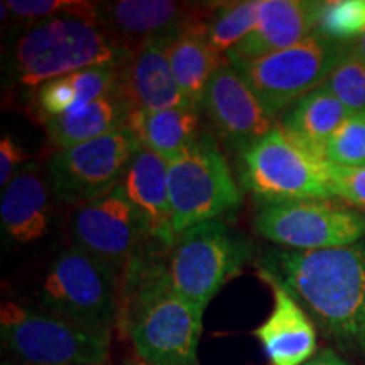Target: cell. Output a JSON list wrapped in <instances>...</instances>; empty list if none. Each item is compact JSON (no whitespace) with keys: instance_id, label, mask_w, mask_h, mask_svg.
Returning <instances> with one entry per match:
<instances>
[{"instance_id":"2","label":"cell","mask_w":365,"mask_h":365,"mask_svg":"<svg viewBox=\"0 0 365 365\" xmlns=\"http://www.w3.org/2000/svg\"><path fill=\"white\" fill-rule=\"evenodd\" d=\"M274 274L341 349L365 357V239L339 249L277 250Z\"/></svg>"},{"instance_id":"10","label":"cell","mask_w":365,"mask_h":365,"mask_svg":"<svg viewBox=\"0 0 365 365\" xmlns=\"http://www.w3.org/2000/svg\"><path fill=\"white\" fill-rule=\"evenodd\" d=\"M255 230L296 252L339 249L365 239V215L331 198L271 203L259 212Z\"/></svg>"},{"instance_id":"21","label":"cell","mask_w":365,"mask_h":365,"mask_svg":"<svg viewBox=\"0 0 365 365\" xmlns=\"http://www.w3.org/2000/svg\"><path fill=\"white\" fill-rule=\"evenodd\" d=\"M130 113L129 103L117 85L110 93L103 95L95 102L59 117L46 118L44 129L56 150L66 149L127 127Z\"/></svg>"},{"instance_id":"6","label":"cell","mask_w":365,"mask_h":365,"mask_svg":"<svg viewBox=\"0 0 365 365\" xmlns=\"http://www.w3.org/2000/svg\"><path fill=\"white\" fill-rule=\"evenodd\" d=\"M249 255L247 239L217 218L178 234L166 267L178 293L203 313L220 287L240 272Z\"/></svg>"},{"instance_id":"4","label":"cell","mask_w":365,"mask_h":365,"mask_svg":"<svg viewBox=\"0 0 365 365\" xmlns=\"http://www.w3.org/2000/svg\"><path fill=\"white\" fill-rule=\"evenodd\" d=\"M118 299L120 276L76 245L54 259L41 291L46 312L105 335L118 322Z\"/></svg>"},{"instance_id":"5","label":"cell","mask_w":365,"mask_h":365,"mask_svg":"<svg viewBox=\"0 0 365 365\" xmlns=\"http://www.w3.org/2000/svg\"><path fill=\"white\" fill-rule=\"evenodd\" d=\"M240 175L245 188L267 205L333 196L328 163L301 145L281 124L242 150Z\"/></svg>"},{"instance_id":"24","label":"cell","mask_w":365,"mask_h":365,"mask_svg":"<svg viewBox=\"0 0 365 365\" xmlns=\"http://www.w3.org/2000/svg\"><path fill=\"white\" fill-rule=\"evenodd\" d=\"M120 66H91L51 80L36 90L41 117L53 118L95 102L118 85Z\"/></svg>"},{"instance_id":"18","label":"cell","mask_w":365,"mask_h":365,"mask_svg":"<svg viewBox=\"0 0 365 365\" xmlns=\"http://www.w3.org/2000/svg\"><path fill=\"white\" fill-rule=\"evenodd\" d=\"M120 186L149 239L164 249H171L178 235L173 225L166 159L140 148L130 159Z\"/></svg>"},{"instance_id":"17","label":"cell","mask_w":365,"mask_h":365,"mask_svg":"<svg viewBox=\"0 0 365 365\" xmlns=\"http://www.w3.org/2000/svg\"><path fill=\"white\" fill-rule=\"evenodd\" d=\"M319 2L261 0L257 24L247 38L225 54L230 65H240L282 51L317 31Z\"/></svg>"},{"instance_id":"33","label":"cell","mask_w":365,"mask_h":365,"mask_svg":"<svg viewBox=\"0 0 365 365\" xmlns=\"http://www.w3.org/2000/svg\"><path fill=\"white\" fill-rule=\"evenodd\" d=\"M349 49L355 54V56H357L359 59H362V61L365 63V33L360 36L359 39L349 43Z\"/></svg>"},{"instance_id":"26","label":"cell","mask_w":365,"mask_h":365,"mask_svg":"<svg viewBox=\"0 0 365 365\" xmlns=\"http://www.w3.org/2000/svg\"><path fill=\"white\" fill-rule=\"evenodd\" d=\"M365 33V0H333L319 2L314 34L352 43Z\"/></svg>"},{"instance_id":"25","label":"cell","mask_w":365,"mask_h":365,"mask_svg":"<svg viewBox=\"0 0 365 365\" xmlns=\"http://www.w3.org/2000/svg\"><path fill=\"white\" fill-rule=\"evenodd\" d=\"M261 0L223 4L205 21V36L217 53L225 54L252 33L257 24Z\"/></svg>"},{"instance_id":"7","label":"cell","mask_w":365,"mask_h":365,"mask_svg":"<svg viewBox=\"0 0 365 365\" xmlns=\"http://www.w3.org/2000/svg\"><path fill=\"white\" fill-rule=\"evenodd\" d=\"M168 188L176 235L202 222L237 212L242 196L227 159L210 134L168 163Z\"/></svg>"},{"instance_id":"1","label":"cell","mask_w":365,"mask_h":365,"mask_svg":"<svg viewBox=\"0 0 365 365\" xmlns=\"http://www.w3.org/2000/svg\"><path fill=\"white\" fill-rule=\"evenodd\" d=\"M118 325L148 365H198L203 313L178 293L166 262L144 250L120 276Z\"/></svg>"},{"instance_id":"23","label":"cell","mask_w":365,"mask_h":365,"mask_svg":"<svg viewBox=\"0 0 365 365\" xmlns=\"http://www.w3.org/2000/svg\"><path fill=\"white\" fill-rule=\"evenodd\" d=\"M349 117V110L322 85L298 100L282 118L281 125L314 156L325 159L327 143Z\"/></svg>"},{"instance_id":"19","label":"cell","mask_w":365,"mask_h":365,"mask_svg":"<svg viewBox=\"0 0 365 365\" xmlns=\"http://www.w3.org/2000/svg\"><path fill=\"white\" fill-rule=\"evenodd\" d=\"M4 232L17 244L39 240L49 227V196L38 168H22L4 188L0 202Z\"/></svg>"},{"instance_id":"12","label":"cell","mask_w":365,"mask_h":365,"mask_svg":"<svg viewBox=\"0 0 365 365\" xmlns=\"http://www.w3.org/2000/svg\"><path fill=\"white\" fill-rule=\"evenodd\" d=\"M76 247L122 276L144 252L148 232L118 185L102 198L76 208L70 223Z\"/></svg>"},{"instance_id":"8","label":"cell","mask_w":365,"mask_h":365,"mask_svg":"<svg viewBox=\"0 0 365 365\" xmlns=\"http://www.w3.org/2000/svg\"><path fill=\"white\" fill-rule=\"evenodd\" d=\"M0 339L27 365H105L110 354V335L16 303L2 304Z\"/></svg>"},{"instance_id":"3","label":"cell","mask_w":365,"mask_h":365,"mask_svg":"<svg viewBox=\"0 0 365 365\" xmlns=\"http://www.w3.org/2000/svg\"><path fill=\"white\" fill-rule=\"evenodd\" d=\"M130 49L93 17L66 16L27 26L11 48L17 85L38 90L48 81L91 66H122Z\"/></svg>"},{"instance_id":"27","label":"cell","mask_w":365,"mask_h":365,"mask_svg":"<svg viewBox=\"0 0 365 365\" xmlns=\"http://www.w3.org/2000/svg\"><path fill=\"white\" fill-rule=\"evenodd\" d=\"M323 86L335 95L350 115L365 113V63L350 51L349 46Z\"/></svg>"},{"instance_id":"15","label":"cell","mask_w":365,"mask_h":365,"mask_svg":"<svg viewBox=\"0 0 365 365\" xmlns=\"http://www.w3.org/2000/svg\"><path fill=\"white\" fill-rule=\"evenodd\" d=\"M97 21L125 48L149 39H171L195 22L198 9L170 0H117L98 2Z\"/></svg>"},{"instance_id":"11","label":"cell","mask_w":365,"mask_h":365,"mask_svg":"<svg viewBox=\"0 0 365 365\" xmlns=\"http://www.w3.org/2000/svg\"><path fill=\"white\" fill-rule=\"evenodd\" d=\"M139 149L135 135L127 127L90 143L58 149L48 164L54 195L78 207L102 198L120 185Z\"/></svg>"},{"instance_id":"20","label":"cell","mask_w":365,"mask_h":365,"mask_svg":"<svg viewBox=\"0 0 365 365\" xmlns=\"http://www.w3.org/2000/svg\"><path fill=\"white\" fill-rule=\"evenodd\" d=\"M166 54L186 102L202 108L208 83L227 63V58L210 46L205 36V19L168 39Z\"/></svg>"},{"instance_id":"30","label":"cell","mask_w":365,"mask_h":365,"mask_svg":"<svg viewBox=\"0 0 365 365\" xmlns=\"http://www.w3.org/2000/svg\"><path fill=\"white\" fill-rule=\"evenodd\" d=\"M333 196L350 207L365 212V166L346 168L328 163Z\"/></svg>"},{"instance_id":"16","label":"cell","mask_w":365,"mask_h":365,"mask_svg":"<svg viewBox=\"0 0 365 365\" xmlns=\"http://www.w3.org/2000/svg\"><path fill=\"white\" fill-rule=\"evenodd\" d=\"M166 43L168 39L144 41L130 49L118 68V90L132 112L191 107L173 75Z\"/></svg>"},{"instance_id":"14","label":"cell","mask_w":365,"mask_h":365,"mask_svg":"<svg viewBox=\"0 0 365 365\" xmlns=\"http://www.w3.org/2000/svg\"><path fill=\"white\" fill-rule=\"evenodd\" d=\"M257 276L271 287L272 312L252 331L261 341L271 365H303L317 354V328L298 298L271 269L261 267Z\"/></svg>"},{"instance_id":"28","label":"cell","mask_w":365,"mask_h":365,"mask_svg":"<svg viewBox=\"0 0 365 365\" xmlns=\"http://www.w3.org/2000/svg\"><path fill=\"white\" fill-rule=\"evenodd\" d=\"M325 159L335 166H365V113L350 115L333 132L327 143Z\"/></svg>"},{"instance_id":"13","label":"cell","mask_w":365,"mask_h":365,"mask_svg":"<svg viewBox=\"0 0 365 365\" xmlns=\"http://www.w3.org/2000/svg\"><path fill=\"white\" fill-rule=\"evenodd\" d=\"M202 108L217 134L242 150L262 139L276 125L228 61L208 83Z\"/></svg>"},{"instance_id":"32","label":"cell","mask_w":365,"mask_h":365,"mask_svg":"<svg viewBox=\"0 0 365 365\" xmlns=\"http://www.w3.org/2000/svg\"><path fill=\"white\" fill-rule=\"evenodd\" d=\"M303 365H354V364H350L349 360L340 357L335 350L323 349V350H319V352L314 354L313 357Z\"/></svg>"},{"instance_id":"22","label":"cell","mask_w":365,"mask_h":365,"mask_svg":"<svg viewBox=\"0 0 365 365\" xmlns=\"http://www.w3.org/2000/svg\"><path fill=\"white\" fill-rule=\"evenodd\" d=\"M127 129L135 135L140 148L170 163L200 137V108L135 110L127 120Z\"/></svg>"},{"instance_id":"9","label":"cell","mask_w":365,"mask_h":365,"mask_svg":"<svg viewBox=\"0 0 365 365\" xmlns=\"http://www.w3.org/2000/svg\"><path fill=\"white\" fill-rule=\"evenodd\" d=\"M349 43L312 34L301 43L240 65L239 71L269 117L284 110L325 83Z\"/></svg>"},{"instance_id":"29","label":"cell","mask_w":365,"mask_h":365,"mask_svg":"<svg viewBox=\"0 0 365 365\" xmlns=\"http://www.w3.org/2000/svg\"><path fill=\"white\" fill-rule=\"evenodd\" d=\"M4 4L14 19L24 21L29 26L66 16L97 19L98 6V2H73V0H9Z\"/></svg>"},{"instance_id":"31","label":"cell","mask_w":365,"mask_h":365,"mask_svg":"<svg viewBox=\"0 0 365 365\" xmlns=\"http://www.w3.org/2000/svg\"><path fill=\"white\" fill-rule=\"evenodd\" d=\"M24 150L11 135H4L0 140V186L7 188V185L19 175V170L24 163Z\"/></svg>"},{"instance_id":"34","label":"cell","mask_w":365,"mask_h":365,"mask_svg":"<svg viewBox=\"0 0 365 365\" xmlns=\"http://www.w3.org/2000/svg\"><path fill=\"white\" fill-rule=\"evenodd\" d=\"M127 365H148V364H143V362H140V364H127Z\"/></svg>"}]
</instances>
